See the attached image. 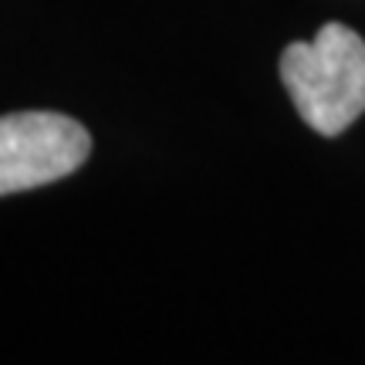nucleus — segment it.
Returning a JSON list of instances; mask_svg holds the SVG:
<instances>
[{
    "label": "nucleus",
    "mask_w": 365,
    "mask_h": 365,
    "mask_svg": "<svg viewBox=\"0 0 365 365\" xmlns=\"http://www.w3.org/2000/svg\"><path fill=\"white\" fill-rule=\"evenodd\" d=\"M298 115L322 135H341L365 112V41L345 24H325L314 41H294L281 54Z\"/></svg>",
    "instance_id": "obj_1"
},
{
    "label": "nucleus",
    "mask_w": 365,
    "mask_h": 365,
    "mask_svg": "<svg viewBox=\"0 0 365 365\" xmlns=\"http://www.w3.org/2000/svg\"><path fill=\"white\" fill-rule=\"evenodd\" d=\"M91 153L88 129L61 112L0 115V196L71 176Z\"/></svg>",
    "instance_id": "obj_2"
}]
</instances>
